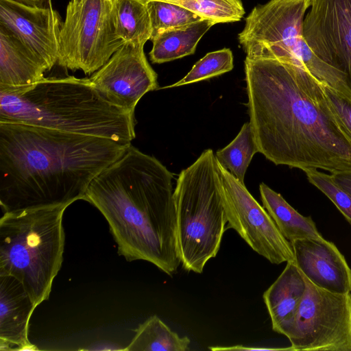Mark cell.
<instances>
[{"instance_id":"cell-5","label":"cell","mask_w":351,"mask_h":351,"mask_svg":"<svg viewBox=\"0 0 351 351\" xmlns=\"http://www.w3.org/2000/svg\"><path fill=\"white\" fill-rule=\"evenodd\" d=\"M69 204L4 213L0 219V275L24 286L36 307L49 298L65 243L63 215Z\"/></svg>"},{"instance_id":"cell-26","label":"cell","mask_w":351,"mask_h":351,"mask_svg":"<svg viewBox=\"0 0 351 351\" xmlns=\"http://www.w3.org/2000/svg\"><path fill=\"white\" fill-rule=\"evenodd\" d=\"M310 183L321 191L338 208L351 225V195L339 187L330 174L310 169L304 171Z\"/></svg>"},{"instance_id":"cell-23","label":"cell","mask_w":351,"mask_h":351,"mask_svg":"<svg viewBox=\"0 0 351 351\" xmlns=\"http://www.w3.org/2000/svg\"><path fill=\"white\" fill-rule=\"evenodd\" d=\"M181 5L202 19L215 24L239 21L245 14L240 0H176L169 1Z\"/></svg>"},{"instance_id":"cell-24","label":"cell","mask_w":351,"mask_h":351,"mask_svg":"<svg viewBox=\"0 0 351 351\" xmlns=\"http://www.w3.org/2000/svg\"><path fill=\"white\" fill-rule=\"evenodd\" d=\"M147 6L152 28L150 40L164 30L185 26L202 19L185 8L169 1H149L147 2Z\"/></svg>"},{"instance_id":"cell-29","label":"cell","mask_w":351,"mask_h":351,"mask_svg":"<svg viewBox=\"0 0 351 351\" xmlns=\"http://www.w3.org/2000/svg\"><path fill=\"white\" fill-rule=\"evenodd\" d=\"M209 350L213 351H222V350H292L291 347L285 348H255V347H245L241 345L231 346H213L208 347Z\"/></svg>"},{"instance_id":"cell-18","label":"cell","mask_w":351,"mask_h":351,"mask_svg":"<svg viewBox=\"0 0 351 351\" xmlns=\"http://www.w3.org/2000/svg\"><path fill=\"white\" fill-rule=\"evenodd\" d=\"M215 24L211 20L201 19L160 32L151 40V61L161 64L193 54L199 41Z\"/></svg>"},{"instance_id":"cell-1","label":"cell","mask_w":351,"mask_h":351,"mask_svg":"<svg viewBox=\"0 0 351 351\" xmlns=\"http://www.w3.org/2000/svg\"><path fill=\"white\" fill-rule=\"evenodd\" d=\"M250 123L258 152L302 171L351 169V140L332 110L323 84L277 58L245 60Z\"/></svg>"},{"instance_id":"cell-22","label":"cell","mask_w":351,"mask_h":351,"mask_svg":"<svg viewBox=\"0 0 351 351\" xmlns=\"http://www.w3.org/2000/svg\"><path fill=\"white\" fill-rule=\"evenodd\" d=\"M258 152L250 122L244 123L237 136L216 152L217 160L241 182L254 155Z\"/></svg>"},{"instance_id":"cell-32","label":"cell","mask_w":351,"mask_h":351,"mask_svg":"<svg viewBox=\"0 0 351 351\" xmlns=\"http://www.w3.org/2000/svg\"><path fill=\"white\" fill-rule=\"evenodd\" d=\"M72 1H75V2H80V1H82L83 0H71Z\"/></svg>"},{"instance_id":"cell-25","label":"cell","mask_w":351,"mask_h":351,"mask_svg":"<svg viewBox=\"0 0 351 351\" xmlns=\"http://www.w3.org/2000/svg\"><path fill=\"white\" fill-rule=\"evenodd\" d=\"M233 67V55L230 49L223 48L212 51L198 60L183 78L162 88H174L206 80L229 72Z\"/></svg>"},{"instance_id":"cell-4","label":"cell","mask_w":351,"mask_h":351,"mask_svg":"<svg viewBox=\"0 0 351 351\" xmlns=\"http://www.w3.org/2000/svg\"><path fill=\"white\" fill-rule=\"evenodd\" d=\"M0 122L23 123L131 144L134 112L114 106L88 77H45L26 86L0 88Z\"/></svg>"},{"instance_id":"cell-21","label":"cell","mask_w":351,"mask_h":351,"mask_svg":"<svg viewBox=\"0 0 351 351\" xmlns=\"http://www.w3.org/2000/svg\"><path fill=\"white\" fill-rule=\"evenodd\" d=\"M190 339L180 337L158 316L153 315L140 324L126 351H188Z\"/></svg>"},{"instance_id":"cell-6","label":"cell","mask_w":351,"mask_h":351,"mask_svg":"<svg viewBox=\"0 0 351 351\" xmlns=\"http://www.w3.org/2000/svg\"><path fill=\"white\" fill-rule=\"evenodd\" d=\"M176 244L182 267L203 272L220 248L228 222L221 194L217 160L211 149L183 169L173 193Z\"/></svg>"},{"instance_id":"cell-14","label":"cell","mask_w":351,"mask_h":351,"mask_svg":"<svg viewBox=\"0 0 351 351\" xmlns=\"http://www.w3.org/2000/svg\"><path fill=\"white\" fill-rule=\"evenodd\" d=\"M291 244L298 267L313 284L332 293H351V269L332 242L305 238Z\"/></svg>"},{"instance_id":"cell-27","label":"cell","mask_w":351,"mask_h":351,"mask_svg":"<svg viewBox=\"0 0 351 351\" xmlns=\"http://www.w3.org/2000/svg\"><path fill=\"white\" fill-rule=\"evenodd\" d=\"M330 106L351 140V99L323 84Z\"/></svg>"},{"instance_id":"cell-17","label":"cell","mask_w":351,"mask_h":351,"mask_svg":"<svg viewBox=\"0 0 351 351\" xmlns=\"http://www.w3.org/2000/svg\"><path fill=\"white\" fill-rule=\"evenodd\" d=\"M45 64L7 28L0 25V88H18L45 78Z\"/></svg>"},{"instance_id":"cell-16","label":"cell","mask_w":351,"mask_h":351,"mask_svg":"<svg viewBox=\"0 0 351 351\" xmlns=\"http://www.w3.org/2000/svg\"><path fill=\"white\" fill-rule=\"evenodd\" d=\"M305 289L303 274L295 262H287L284 270L263 295L274 331L289 336Z\"/></svg>"},{"instance_id":"cell-13","label":"cell","mask_w":351,"mask_h":351,"mask_svg":"<svg viewBox=\"0 0 351 351\" xmlns=\"http://www.w3.org/2000/svg\"><path fill=\"white\" fill-rule=\"evenodd\" d=\"M56 10L28 5L14 0H0V25L21 40L47 66L57 64L62 26Z\"/></svg>"},{"instance_id":"cell-10","label":"cell","mask_w":351,"mask_h":351,"mask_svg":"<svg viewBox=\"0 0 351 351\" xmlns=\"http://www.w3.org/2000/svg\"><path fill=\"white\" fill-rule=\"evenodd\" d=\"M217 165L228 228L234 229L254 252L271 263L295 261L291 242L282 234L265 208L244 183L217 160Z\"/></svg>"},{"instance_id":"cell-12","label":"cell","mask_w":351,"mask_h":351,"mask_svg":"<svg viewBox=\"0 0 351 351\" xmlns=\"http://www.w3.org/2000/svg\"><path fill=\"white\" fill-rule=\"evenodd\" d=\"M88 79L106 101L131 112L145 94L158 88L157 74L146 58L144 45L131 42L124 43Z\"/></svg>"},{"instance_id":"cell-3","label":"cell","mask_w":351,"mask_h":351,"mask_svg":"<svg viewBox=\"0 0 351 351\" xmlns=\"http://www.w3.org/2000/svg\"><path fill=\"white\" fill-rule=\"evenodd\" d=\"M173 174L130 144L97 176L85 197L106 218L128 261H148L171 276L181 264L176 244Z\"/></svg>"},{"instance_id":"cell-30","label":"cell","mask_w":351,"mask_h":351,"mask_svg":"<svg viewBox=\"0 0 351 351\" xmlns=\"http://www.w3.org/2000/svg\"><path fill=\"white\" fill-rule=\"evenodd\" d=\"M28 5H36L40 7H49L51 5V0H14Z\"/></svg>"},{"instance_id":"cell-31","label":"cell","mask_w":351,"mask_h":351,"mask_svg":"<svg viewBox=\"0 0 351 351\" xmlns=\"http://www.w3.org/2000/svg\"><path fill=\"white\" fill-rule=\"evenodd\" d=\"M141 1H143L145 3H147V2L149 1H153V0H141ZM161 1H169H169H176V0H161Z\"/></svg>"},{"instance_id":"cell-19","label":"cell","mask_w":351,"mask_h":351,"mask_svg":"<svg viewBox=\"0 0 351 351\" xmlns=\"http://www.w3.org/2000/svg\"><path fill=\"white\" fill-rule=\"evenodd\" d=\"M259 191L263 207L289 241L323 237L312 218L299 213L280 194L264 183L260 184Z\"/></svg>"},{"instance_id":"cell-28","label":"cell","mask_w":351,"mask_h":351,"mask_svg":"<svg viewBox=\"0 0 351 351\" xmlns=\"http://www.w3.org/2000/svg\"><path fill=\"white\" fill-rule=\"evenodd\" d=\"M330 175L334 182L351 195V169L335 171Z\"/></svg>"},{"instance_id":"cell-15","label":"cell","mask_w":351,"mask_h":351,"mask_svg":"<svg viewBox=\"0 0 351 351\" xmlns=\"http://www.w3.org/2000/svg\"><path fill=\"white\" fill-rule=\"evenodd\" d=\"M36 306L23 284L0 275V350H34L28 339L29 322Z\"/></svg>"},{"instance_id":"cell-2","label":"cell","mask_w":351,"mask_h":351,"mask_svg":"<svg viewBox=\"0 0 351 351\" xmlns=\"http://www.w3.org/2000/svg\"><path fill=\"white\" fill-rule=\"evenodd\" d=\"M130 145L0 122V205L3 213L85 200L93 179Z\"/></svg>"},{"instance_id":"cell-7","label":"cell","mask_w":351,"mask_h":351,"mask_svg":"<svg viewBox=\"0 0 351 351\" xmlns=\"http://www.w3.org/2000/svg\"><path fill=\"white\" fill-rule=\"evenodd\" d=\"M311 0H269L255 6L245 19L238 39L249 58L290 61L317 80L330 66L311 49L303 36V25Z\"/></svg>"},{"instance_id":"cell-20","label":"cell","mask_w":351,"mask_h":351,"mask_svg":"<svg viewBox=\"0 0 351 351\" xmlns=\"http://www.w3.org/2000/svg\"><path fill=\"white\" fill-rule=\"evenodd\" d=\"M112 15L117 35L124 42L143 45L152 28L147 3L141 0H112Z\"/></svg>"},{"instance_id":"cell-11","label":"cell","mask_w":351,"mask_h":351,"mask_svg":"<svg viewBox=\"0 0 351 351\" xmlns=\"http://www.w3.org/2000/svg\"><path fill=\"white\" fill-rule=\"evenodd\" d=\"M303 36L318 58L345 75L351 90V0H311Z\"/></svg>"},{"instance_id":"cell-9","label":"cell","mask_w":351,"mask_h":351,"mask_svg":"<svg viewBox=\"0 0 351 351\" xmlns=\"http://www.w3.org/2000/svg\"><path fill=\"white\" fill-rule=\"evenodd\" d=\"M303 276L305 292L287 337L293 351H351V293L328 291Z\"/></svg>"},{"instance_id":"cell-8","label":"cell","mask_w":351,"mask_h":351,"mask_svg":"<svg viewBox=\"0 0 351 351\" xmlns=\"http://www.w3.org/2000/svg\"><path fill=\"white\" fill-rule=\"evenodd\" d=\"M112 1L69 2L59 34V66L93 74L123 45L113 23Z\"/></svg>"}]
</instances>
